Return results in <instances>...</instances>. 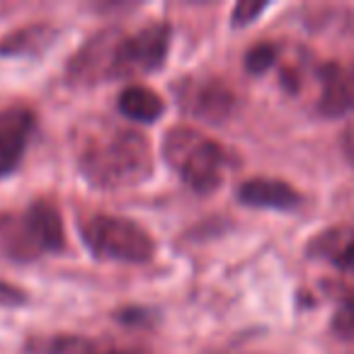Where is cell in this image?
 <instances>
[{
    "instance_id": "1",
    "label": "cell",
    "mask_w": 354,
    "mask_h": 354,
    "mask_svg": "<svg viewBox=\"0 0 354 354\" xmlns=\"http://www.w3.org/2000/svg\"><path fill=\"white\" fill-rule=\"evenodd\" d=\"M83 177L100 189H129L153 175L151 141L136 129L104 127L90 133L78 153Z\"/></svg>"
},
{
    "instance_id": "2",
    "label": "cell",
    "mask_w": 354,
    "mask_h": 354,
    "mask_svg": "<svg viewBox=\"0 0 354 354\" xmlns=\"http://www.w3.org/2000/svg\"><path fill=\"white\" fill-rule=\"evenodd\" d=\"M64 245V218L51 199H37L20 214L0 212V260L25 265L61 252Z\"/></svg>"
},
{
    "instance_id": "3",
    "label": "cell",
    "mask_w": 354,
    "mask_h": 354,
    "mask_svg": "<svg viewBox=\"0 0 354 354\" xmlns=\"http://www.w3.org/2000/svg\"><path fill=\"white\" fill-rule=\"evenodd\" d=\"M162 158L187 187L209 194L223 183L226 151L192 127H172L162 141Z\"/></svg>"
},
{
    "instance_id": "4",
    "label": "cell",
    "mask_w": 354,
    "mask_h": 354,
    "mask_svg": "<svg viewBox=\"0 0 354 354\" xmlns=\"http://www.w3.org/2000/svg\"><path fill=\"white\" fill-rule=\"evenodd\" d=\"M80 238L97 260L143 265L156 252V243L143 226L124 216L93 214L80 223Z\"/></svg>"
},
{
    "instance_id": "5",
    "label": "cell",
    "mask_w": 354,
    "mask_h": 354,
    "mask_svg": "<svg viewBox=\"0 0 354 354\" xmlns=\"http://www.w3.org/2000/svg\"><path fill=\"white\" fill-rule=\"evenodd\" d=\"M172 30L167 22H153L141 30L127 32L119 30L112 44V59H109V80L136 78L158 71L167 59L170 51Z\"/></svg>"
},
{
    "instance_id": "6",
    "label": "cell",
    "mask_w": 354,
    "mask_h": 354,
    "mask_svg": "<svg viewBox=\"0 0 354 354\" xmlns=\"http://www.w3.org/2000/svg\"><path fill=\"white\" fill-rule=\"evenodd\" d=\"M37 117L27 104H10L0 109V180L22 162Z\"/></svg>"
},
{
    "instance_id": "7",
    "label": "cell",
    "mask_w": 354,
    "mask_h": 354,
    "mask_svg": "<svg viewBox=\"0 0 354 354\" xmlns=\"http://www.w3.org/2000/svg\"><path fill=\"white\" fill-rule=\"evenodd\" d=\"M180 107L194 119H204L209 124H221L236 109V95L221 80H202L187 83L180 93Z\"/></svg>"
},
{
    "instance_id": "8",
    "label": "cell",
    "mask_w": 354,
    "mask_h": 354,
    "mask_svg": "<svg viewBox=\"0 0 354 354\" xmlns=\"http://www.w3.org/2000/svg\"><path fill=\"white\" fill-rule=\"evenodd\" d=\"M318 112L330 119L354 114V61L349 64L330 61L320 68Z\"/></svg>"
},
{
    "instance_id": "9",
    "label": "cell",
    "mask_w": 354,
    "mask_h": 354,
    "mask_svg": "<svg viewBox=\"0 0 354 354\" xmlns=\"http://www.w3.org/2000/svg\"><path fill=\"white\" fill-rule=\"evenodd\" d=\"M25 354H141V349L88 335H41L27 339Z\"/></svg>"
},
{
    "instance_id": "10",
    "label": "cell",
    "mask_w": 354,
    "mask_h": 354,
    "mask_svg": "<svg viewBox=\"0 0 354 354\" xmlns=\"http://www.w3.org/2000/svg\"><path fill=\"white\" fill-rule=\"evenodd\" d=\"M238 202L255 209H274V212H294L301 204V194L284 180L274 177H252L238 187Z\"/></svg>"
},
{
    "instance_id": "11",
    "label": "cell",
    "mask_w": 354,
    "mask_h": 354,
    "mask_svg": "<svg viewBox=\"0 0 354 354\" xmlns=\"http://www.w3.org/2000/svg\"><path fill=\"white\" fill-rule=\"evenodd\" d=\"M308 257L354 274V226H333L308 243Z\"/></svg>"
},
{
    "instance_id": "12",
    "label": "cell",
    "mask_w": 354,
    "mask_h": 354,
    "mask_svg": "<svg viewBox=\"0 0 354 354\" xmlns=\"http://www.w3.org/2000/svg\"><path fill=\"white\" fill-rule=\"evenodd\" d=\"M56 30L46 22H35V25L20 27L10 32L0 41V56H39L54 44Z\"/></svg>"
},
{
    "instance_id": "13",
    "label": "cell",
    "mask_w": 354,
    "mask_h": 354,
    "mask_svg": "<svg viewBox=\"0 0 354 354\" xmlns=\"http://www.w3.org/2000/svg\"><path fill=\"white\" fill-rule=\"evenodd\" d=\"M119 112L131 122L153 124L162 112H165V102L156 90L146 88V85H129L122 90L117 100Z\"/></svg>"
},
{
    "instance_id": "14",
    "label": "cell",
    "mask_w": 354,
    "mask_h": 354,
    "mask_svg": "<svg viewBox=\"0 0 354 354\" xmlns=\"http://www.w3.org/2000/svg\"><path fill=\"white\" fill-rule=\"evenodd\" d=\"M279 59V49L274 44H255L245 54V68L255 75H262L272 68Z\"/></svg>"
},
{
    "instance_id": "15",
    "label": "cell",
    "mask_w": 354,
    "mask_h": 354,
    "mask_svg": "<svg viewBox=\"0 0 354 354\" xmlns=\"http://www.w3.org/2000/svg\"><path fill=\"white\" fill-rule=\"evenodd\" d=\"M333 330L339 337L354 339V296H347L333 315Z\"/></svg>"
},
{
    "instance_id": "16",
    "label": "cell",
    "mask_w": 354,
    "mask_h": 354,
    "mask_svg": "<svg viewBox=\"0 0 354 354\" xmlns=\"http://www.w3.org/2000/svg\"><path fill=\"white\" fill-rule=\"evenodd\" d=\"M265 10H267L265 3H238V6L233 8V15H231L233 27L250 25V22H255Z\"/></svg>"
},
{
    "instance_id": "17",
    "label": "cell",
    "mask_w": 354,
    "mask_h": 354,
    "mask_svg": "<svg viewBox=\"0 0 354 354\" xmlns=\"http://www.w3.org/2000/svg\"><path fill=\"white\" fill-rule=\"evenodd\" d=\"M25 301L27 296L22 294V289L0 281V306H17V304H25Z\"/></svg>"
},
{
    "instance_id": "18",
    "label": "cell",
    "mask_w": 354,
    "mask_h": 354,
    "mask_svg": "<svg viewBox=\"0 0 354 354\" xmlns=\"http://www.w3.org/2000/svg\"><path fill=\"white\" fill-rule=\"evenodd\" d=\"M342 151L347 156V160L354 165V124L342 133Z\"/></svg>"
}]
</instances>
